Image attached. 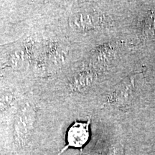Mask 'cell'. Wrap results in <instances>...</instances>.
Returning a JSON list of instances; mask_svg holds the SVG:
<instances>
[{
	"instance_id": "cell-1",
	"label": "cell",
	"mask_w": 155,
	"mask_h": 155,
	"mask_svg": "<svg viewBox=\"0 0 155 155\" xmlns=\"http://www.w3.org/2000/svg\"><path fill=\"white\" fill-rule=\"evenodd\" d=\"M37 119V110L32 104L21 106L15 119L14 137L15 143L20 147L28 144L33 131Z\"/></svg>"
},
{
	"instance_id": "cell-2",
	"label": "cell",
	"mask_w": 155,
	"mask_h": 155,
	"mask_svg": "<svg viewBox=\"0 0 155 155\" xmlns=\"http://www.w3.org/2000/svg\"><path fill=\"white\" fill-rule=\"evenodd\" d=\"M137 83L135 77L125 78L119 84L114 86L107 95L106 104L116 108H125L129 106L133 102L137 92Z\"/></svg>"
},
{
	"instance_id": "cell-3",
	"label": "cell",
	"mask_w": 155,
	"mask_h": 155,
	"mask_svg": "<svg viewBox=\"0 0 155 155\" xmlns=\"http://www.w3.org/2000/svg\"><path fill=\"white\" fill-rule=\"evenodd\" d=\"M104 22V15L94 9L76 12L69 19L70 27L79 32L96 30L101 28Z\"/></svg>"
},
{
	"instance_id": "cell-4",
	"label": "cell",
	"mask_w": 155,
	"mask_h": 155,
	"mask_svg": "<svg viewBox=\"0 0 155 155\" xmlns=\"http://www.w3.org/2000/svg\"><path fill=\"white\" fill-rule=\"evenodd\" d=\"M91 119L87 121H77L70 126L66 133V144L58 152L61 155L69 149H83L91 137Z\"/></svg>"
},
{
	"instance_id": "cell-5",
	"label": "cell",
	"mask_w": 155,
	"mask_h": 155,
	"mask_svg": "<svg viewBox=\"0 0 155 155\" xmlns=\"http://www.w3.org/2000/svg\"><path fill=\"white\" fill-rule=\"evenodd\" d=\"M97 79V73L92 68L83 69L73 75L69 83L70 90L74 93L86 92Z\"/></svg>"
},
{
	"instance_id": "cell-6",
	"label": "cell",
	"mask_w": 155,
	"mask_h": 155,
	"mask_svg": "<svg viewBox=\"0 0 155 155\" xmlns=\"http://www.w3.org/2000/svg\"><path fill=\"white\" fill-rule=\"evenodd\" d=\"M117 53L116 48L112 44H105L94 51L92 63L98 66H106L115 58Z\"/></svg>"
},
{
	"instance_id": "cell-7",
	"label": "cell",
	"mask_w": 155,
	"mask_h": 155,
	"mask_svg": "<svg viewBox=\"0 0 155 155\" xmlns=\"http://www.w3.org/2000/svg\"><path fill=\"white\" fill-rule=\"evenodd\" d=\"M67 52L63 49L62 46L58 44L53 45L50 49V58L54 63H61L66 57Z\"/></svg>"
}]
</instances>
